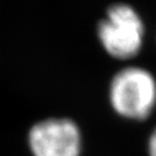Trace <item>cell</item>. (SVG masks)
I'll list each match as a JSON object with an SVG mask.
<instances>
[{"label":"cell","mask_w":156,"mask_h":156,"mask_svg":"<svg viewBox=\"0 0 156 156\" xmlns=\"http://www.w3.org/2000/svg\"><path fill=\"white\" fill-rule=\"evenodd\" d=\"M109 97L113 110L122 117L145 119L156 104V81L141 67H126L113 76Z\"/></svg>","instance_id":"6da1fadb"},{"label":"cell","mask_w":156,"mask_h":156,"mask_svg":"<svg viewBox=\"0 0 156 156\" xmlns=\"http://www.w3.org/2000/svg\"><path fill=\"white\" fill-rule=\"evenodd\" d=\"M103 49L113 58L128 59L142 48L145 27L139 14L125 4L112 5L97 28Z\"/></svg>","instance_id":"7a4b0ae2"},{"label":"cell","mask_w":156,"mask_h":156,"mask_svg":"<svg viewBox=\"0 0 156 156\" xmlns=\"http://www.w3.org/2000/svg\"><path fill=\"white\" fill-rule=\"evenodd\" d=\"M81 132L67 118H49L36 123L28 134L34 156H80Z\"/></svg>","instance_id":"3957f363"},{"label":"cell","mask_w":156,"mask_h":156,"mask_svg":"<svg viewBox=\"0 0 156 156\" xmlns=\"http://www.w3.org/2000/svg\"><path fill=\"white\" fill-rule=\"evenodd\" d=\"M148 151L151 156H156V129L153 132V134L149 138V142H148Z\"/></svg>","instance_id":"277c9868"}]
</instances>
